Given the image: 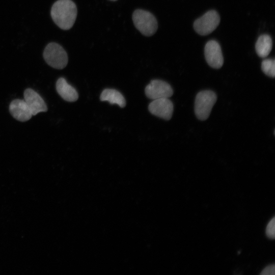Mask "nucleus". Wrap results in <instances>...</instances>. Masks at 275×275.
Masks as SVG:
<instances>
[{
  "label": "nucleus",
  "instance_id": "1",
  "mask_svg": "<svg viewBox=\"0 0 275 275\" xmlns=\"http://www.w3.org/2000/svg\"><path fill=\"white\" fill-rule=\"evenodd\" d=\"M77 12L76 5L71 0H58L53 4L50 14L53 21L60 29L67 30L73 25Z\"/></svg>",
  "mask_w": 275,
  "mask_h": 275
},
{
  "label": "nucleus",
  "instance_id": "2",
  "mask_svg": "<svg viewBox=\"0 0 275 275\" xmlns=\"http://www.w3.org/2000/svg\"><path fill=\"white\" fill-rule=\"evenodd\" d=\"M132 20L135 28L144 36H152L157 31V20L148 11L142 9L135 10L132 14Z\"/></svg>",
  "mask_w": 275,
  "mask_h": 275
},
{
  "label": "nucleus",
  "instance_id": "3",
  "mask_svg": "<svg viewBox=\"0 0 275 275\" xmlns=\"http://www.w3.org/2000/svg\"><path fill=\"white\" fill-rule=\"evenodd\" d=\"M216 99V94L212 91L204 90L199 92L195 102V112L197 118L202 121L206 120Z\"/></svg>",
  "mask_w": 275,
  "mask_h": 275
},
{
  "label": "nucleus",
  "instance_id": "4",
  "mask_svg": "<svg viewBox=\"0 0 275 275\" xmlns=\"http://www.w3.org/2000/svg\"><path fill=\"white\" fill-rule=\"evenodd\" d=\"M43 58L50 66L57 69L64 68L68 63V56L65 49L55 42L48 43L43 52Z\"/></svg>",
  "mask_w": 275,
  "mask_h": 275
},
{
  "label": "nucleus",
  "instance_id": "5",
  "mask_svg": "<svg viewBox=\"0 0 275 275\" xmlns=\"http://www.w3.org/2000/svg\"><path fill=\"white\" fill-rule=\"evenodd\" d=\"M219 22L218 13L215 10H210L195 21L194 28L199 35H207L217 27Z\"/></svg>",
  "mask_w": 275,
  "mask_h": 275
},
{
  "label": "nucleus",
  "instance_id": "6",
  "mask_svg": "<svg viewBox=\"0 0 275 275\" xmlns=\"http://www.w3.org/2000/svg\"><path fill=\"white\" fill-rule=\"evenodd\" d=\"M145 91L147 97L152 100L169 98L173 94L171 86L166 81L159 79L152 80L146 87Z\"/></svg>",
  "mask_w": 275,
  "mask_h": 275
},
{
  "label": "nucleus",
  "instance_id": "7",
  "mask_svg": "<svg viewBox=\"0 0 275 275\" xmlns=\"http://www.w3.org/2000/svg\"><path fill=\"white\" fill-rule=\"evenodd\" d=\"M204 54L206 62L212 68L219 69L223 65L224 58L221 46L217 41L212 40L207 42Z\"/></svg>",
  "mask_w": 275,
  "mask_h": 275
},
{
  "label": "nucleus",
  "instance_id": "8",
  "mask_svg": "<svg viewBox=\"0 0 275 275\" xmlns=\"http://www.w3.org/2000/svg\"><path fill=\"white\" fill-rule=\"evenodd\" d=\"M150 112L159 118L169 120L172 116L174 106L168 98L153 100L148 106Z\"/></svg>",
  "mask_w": 275,
  "mask_h": 275
},
{
  "label": "nucleus",
  "instance_id": "9",
  "mask_svg": "<svg viewBox=\"0 0 275 275\" xmlns=\"http://www.w3.org/2000/svg\"><path fill=\"white\" fill-rule=\"evenodd\" d=\"M24 100L30 109L32 115L47 111V106L41 96L35 91L28 88L23 93Z\"/></svg>",
  "mask_w": 275,
  "mask_h": 275
},
{
  "label": "nucleus",
  "instance_id": "10",
  "mask_svg": "<svg viewBox=\"0 0 275 275\" xmlns=\"http://www.w3.org/2000/svg\"><path fill=\"white\" fill-rule=\"evenodd\" d=\"M9 112L14 118L21 122H25L32 117V112L24 100L16 99L9 105Z\"/></svg>",
  "mask_w": 275,
  "mask_h": 275
},
{
  "label": "nucleus",
  "instance_id": "11",
  "mask_svg": "<svg viewBox=\"0 0 275 275\" xmlns=\"http://www.w3.org/2000/svg\"><path fill=\"white\" fill-rule=\"evenodd\" d=\"M56 87L58 93L65 101L74 102L77 100L78 94L77 91L64 78H59L56 82Z\"/></svg>",
  "mask_w": 275,
  "mask_h": 275
},
{
  "label": "nucleus",
  "instance_id": "12",
  "mask_svg": "<svg viewBox=\"0 0 275 275\" xmlns=\"http://www.w3.org/2000/svg\"><path fill=\"white\" fill-rule=\"evenodd\" d=\"M101 101H108L111 104H117L121 107L126 105L125 99L118 90L113 89H105L100 94Z\"/></svg>",
  "mask_w": 275,
  "mask_h": 275
},
{
  "label": "nucleus",
  "instance_id": "13",
  "mask_svg": "<svg viewBox=\"0 0 275 275\" xmlns=\"http://www.w3.org/2000/svg\"><path fill=\"white\" fill-rule=\"evenodd\" d=\"M272 46V42L270 36L264 34L259 36L255 44L258 56L261 58L266 57L270 52Z\"/></svg>",
  "mask_w": 275,
  "mask_h": 275
},
{
  "label": "nucleus",
  "instance_id": "14",
  "mask_svg": "<svg viewBox=\"0 0 275 275\" xmlns=\"http://www.w3.org/2000/svg\"><path fill=\"white\" fill-rule=\"evenodd\" d=\"M261 69L263 72L270 77L275 76V62L274 59L264 60L261 64Z\"/></svg>",
  "mask_w": 275,
  "mask_h": 275
},
{
  "label": "nucleus",
  "instance_id": "15",
  "mask_svg": "<svg viewBox=\"0 0 275 275\" xmlns=\"http://www.w3.org/2000/svg\"><path fill=\"white\" fill-rule=\"evenodd\" d=\"M266 235L270 239H274L275 237V218L273 217L267 225Z\"/></svg>",
  "mask_w": 275,
  "mask_h": 275
},
{
  "label": "nucleus",
  "instance_id": "16",
  "mask_svg": "<svg viewBox=\"0 0 275 275\" xmlns=\"http://www.w3.org/2000/svg\"><path fill=\"white\" fill-rule=\"evenodd\" d=\"M275 271V266L274 264L269 265L265 267L260 273L262 275H274Z\"/></svg>",
  "mask_w": 275,
  "mask_h": 275
},
{
  "label": "nucleus",
  "instance_id": "17",
  "mask_svg": "<svg viewBox=\"0 0 275 275\" xmlns=\"http://www.w3.org/2000/svg\"><path fill=\"white\" fill-rule=\"evenodd\" d=\"M110 1H117V0H110Z\"/></svg>",
  "mask_w": 275,
  "mask_h": 275
}]
</instances>
